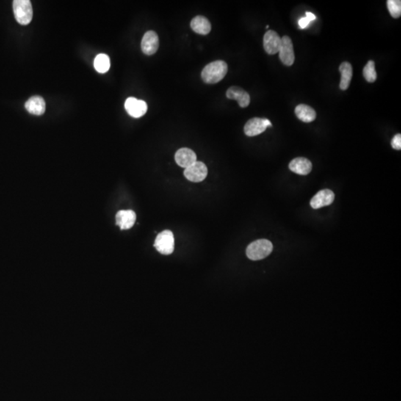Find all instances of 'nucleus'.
Returning a JSON list of instances; mask_svg holds the SVG:
<instances>
[{"label":"nucleus","mask_w":401,"mask_h":401,"mask_svg":"<svg viewBox=\"0 0 401 401\" xmlns=\"http://www.w3.org/2000/svg\"><path fill=\"white\" fill-rule=\"evenodd\" d=\"M228 70V64L225 61H214L208 64L202 70V80L206 84H217L226 76Z\"/></svg>","instance_id":"obj_1"},{"label":"nucleus","mask_w":401,"mask_h":401,"mask_svg":"<svg viewBox=\"0 0 401 401\" xmlns=\"http://www.w3.org/2000/svg\"><path fill=\"white\" fill-rule=\"evenodd\" d=\"M273 244L267 239H259L249 244L246 250L247 257L253 261L267 257L273 251Z\"/></svg>","instance_id":"obj_2"},{"label":"nucleus","mask_w":401,"mask_h":401,"mask_svg":"<svg viewBox=\"0 0 401 401\" xmlns=\"http://www.w3.org/2000/svg\"><path fill=\"white\" fill-rule=\"evenodd\" d=\"M14 14L16 20L23 26H27L33 18V9L29 0H15L13 3Z\"/></svg>","instance_id":"obj_3"},{"label":"nucleus","mask_w":401,"mask_h":401,"mask_svg":"<svg viewBox=\"0 0 401 401\" xmlns=\"http://www.w3.org/2000/svg\"><path fill=\"white\" fill-rule=\"evenodd\" d=\"M154 247L161 254H172L175 248V239L172 232L165 230L160 233L155 241Z\"/></svg>","instance_id":"obj_4"},{"label":"nucleus","mask_w":401,"mask_h":401,"mask_svg":"<svg viewBox=\"0 0 401 401\" xmlns=\"http://www.w3.org/2000/svg\"><path fill=\"white\" fill-rule=\"evenodd\" d=\"M269 126H272V123L269 119L253 117L246 123L244 131L246 136L253 137L264 132Z\"/></svg>","instance_id":"obj_5"},{"label":"nucleus","mask_w":401,"mask_h":401,"mask_svg":"<svg viewBox=\"0 0 401 401\" xmlns=\"http://www.w3.org/2000/svg\"><path fill=\"white\" fill-rule=\"evenodd\" d=\"M208 172L206 165L201 161H196L185 169L184 175L186 179L197 183L204 181L208 175Z\"/></svg>","instance_id":"obj_6"},{"label":"nucleus","mask_w":401,"mask_h":401,"mask_svg":"<svg viewBox=\"0 0 401 401\" xmlns=\"http://www.w3.org/2000/svg\"><path fill=\"white\" fill-rule=\"evenodd\" d=\"M280 59L282 62L287 66H291L294 64L295 60V54H294V45H293L291 39L288 36H284L282 38L281 46H280Z\"/></svg>","instance_id":"obj_7"},{"label":"nucleus","mask_w":401,"mask_h":401,"mask_svg":"<svg viewBox=\"0 0 401 401\" xmlns=\"http://www.w3.org/2000/svg\"><path fill=\"white\" fill-rule=\"evenodd\" d=\"M159 48V38L155 31H149L145 33L142 41V49L144 54L153 55Z\"/></svg>","instance_id":"obj_8"},{"label":"nucleus","mask_w":401,"mask_h":401,"mask_svg":"<svg viewBox=\"0 0 401 401\" xmlns=\"http://www.w3.org/2000/svg\"><path fill=\"white\" fill-rule=\"evenodd\" d=\"M125 109L130 116L139 118L147 112V104L144 100L129 98L125 102Z\"/></svg>","instance_id":"obj_9"},{"label":"nucleus","mask_w":401,"mask_h":401,"mask_svg":"<svg viewBox=\"0 0 401 401\" xmlns=\"http://www.w3.org/2000/svg\"><path fill=\"white\" fill-rule=\"evenodd\" d=\"M282 38L276 31H267L263 39L264 51L269 54H275L280 51L281 46Z\"/></svg>","instance_id":"obj_10"},{"label":"nucleus","mask_w":401,"mask_h":401,"mask_svg":"<svg viewBox=\"0 0 401 401\" xmlns=\"http://www.w3.org/2000/svg\"><path fill=\"white\" fill-rule=\"evenodd\" d=\"M226 96L228 99L235 100L242 108L249 106L250 103V95L239 86H231L227 91Z\"/></svg>","instance_id":"obj_11"},{"label":"nucleus","mask_w":401,"mask_h":401,"mask_svg":"<svg viewBox=\"0 0 401 401\" xmlns=\"http://www.w3.org/2000/svg\"><path fill=\"white\" fill-rule=\"evenodd\" d=\"M335 200V193L330 189H325L319 191L311 201V206L314 209H319L323 207L331 205Z\"/></svg>","instance_id":"obj_12"},{"label":"nucleus","mask_w":401,"mask_h":401,"mask_svg":"<svg viewBox=\"0 0 401 401\" xmlns=\"http://www.w3.org/2000/svg\"><path fill=\"white\" fill-rule=\"evenodd\" d=\"M175 159L178 165L185 169L197 161L195 152L189 148H181L178 150L175 153Z\"/></svg>","instance_id":"obj_13"},{"label":"nucleus","mask_w":401,"mask_h":401,"mask_svg":"<svg viewBox=\"0 0 401 401\" xmlns=\"http://www.w3.org/2000/svg\"><path fill=\"white\" fill-rule=\"evenodd\" d=\"M136 214L132 211H120L116 214V224L121 230L132 228L136 223Z\"/></svg>","instance_id":"obj_14"},{"label":"nucleus","mask_w":401,"mask_h":401,"mask_svg":"<svg viewBox=\"0 0 401 401\" xmlns=\"http://www.w3.org/2000/svg\"><path fill=\"white\" fill-rule=\"evenodd\" d=\"M291 171L301 175H306L312 170V164L305 158H296L289 164Z\"/></svg>","instance_id":"obj_15"},{"label":"nucleus","mask_w":401,"mask_h":401,"mask_svg":"<svg viewBox=\"0 0 401 401\" xmlns=\"http://www.w3.org/2000/svg\"><path fill=\"white\" fill-rule=\"evenodd\" d=\"M25 107L30 114L42 115L45 112V102L42 97L34 96L27 100Z\"/></svg>","instance_id":"obj_16"},{"label":"nucleus","mask_w":401,"mask_h":401,"mask_svg":"<svg viewBox=\"0 0 401 401\" xmlns=\"http://www.w3.org/2000/svg\"><path fill=\"white\" fill-rule=\"evenodd\" d=\"M191 29L201 35H207L211 31V24L209 20L203 16H196L190 23Z\"/></svg>","instance_id":"obj_17"},{"label":"nucleus","mask_w":401,"mask_h":401,"mask_svg":"<svg viewBox=\"0 0 401 401\" xmlns=\"http://www.w3.org/2000/svg\"><path fill=\"white\" fill-rule=\"evenodd\" d=\"M295 114L297 117L305 123H311L316 117L315 110L311 106L305 104H300L296 107Z\"/></svg>","instance_id":"obj_18"},{"label":"nucleus","mask_w":401,"mask_h":401,"mask_svg":"<svg viewBox=\"0 0 401 401\" xmlns=\"http://www.w3.org/2000/svg\"><path fill=\"white\" fill-rule=\"evenodd\" d=\"M341 73V81L340 84V88L342 90H346L350 85L352 81V75H353V70L352 65L349 62H344L341 64L339 68Z\"/></svg>","instance_id":"obj_19"},{"label":"nucleus","mask_w":401,"mask_h":401,"mask_svg":"<svg viewBox=\"0 0 401 401\" xmlns=\"http://www.w3.org/2000/svg\"><path fill=\"white\" fill-rule=\"evenodd\" d=\"M110 65V59L105 54H98L94 61L95 70L100 74H104L109 71Z\"/></svg>","instance_id":"obj_20"},{"label":"nucleus","mask_w":401,"mask_h":401,"mask_svg":"<svg viewBox=\"0 0 401 401\" xmlns=\"http://www.w3.org/2000/svg\"><path fill=\"white\" fill-rule=\"evenodd\" d=\"M363 76L369 83H374L377 79V72L375 70V64L373 60L369 61L366 66L363 69Z\"/></svg>","instance_id":"obj_21"},{"label":"nucleus","mask_w":401,"mask_h":401,"mask_svg":"<svg viewBox=\"0 0 401 401\" xmlns=\"http://www.w3.org/2000/svg\"><path fill=\"white\" fill-rule=\"evenodd\" d=\"M387 7H388L390 15L393 18H400L401 16L400 0H388Z\"/></svg>","instance_id":"obj_22"},{"label":"nucleus","mask_w":401,"mask_h":401,"mask_svg":"<svg viewBox=\"0 0 401 401\" xmlns=\"http://www.w3.org/2000/svg\"><path fill=\"white\" fill-rule=\"evenodd\" d=\"M391 147L396 150H401V135L397 134L393 138L391 142Z\"/></svg>","instance_id":"obj_23"},{"label":"nucleus","mask_w":401,"mask_h":401,"mask_svg":"<svg viewBox=\"0 0 401 401\" xmlns=\"http://www.w3.org/2000/svg\"><path fill=\"white\" fill-rule=\"evenodd\" d=\"M310 23H311V21L306 17H302L299 20V26H300L301 29H305L309 25Z\"/></svg>","instance_id":"obj_24"},{"label":"nucleus","mask_w":401,"mask_h":401,"mask_svg":"<svg viewBox=\"0 0 401 401\" xmlns=\"http://www.w3.org/2000/svg\"><path fill=\"white\" fill-rule=\"evenodd\" d=\"M306 17L310 20V21H314L316 19V16L311 12H306Z\"/></svg>","instance_id":"obj_25"}]
</instances>
